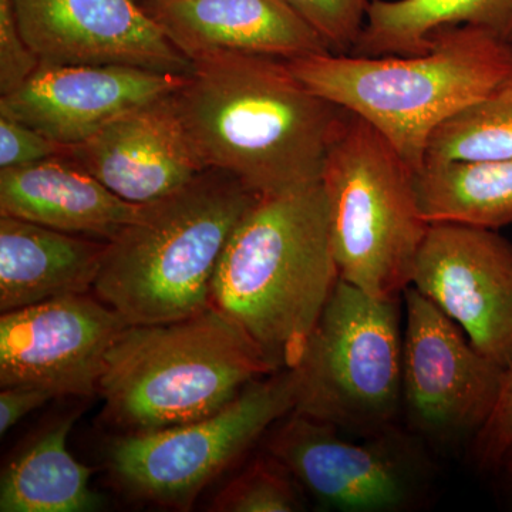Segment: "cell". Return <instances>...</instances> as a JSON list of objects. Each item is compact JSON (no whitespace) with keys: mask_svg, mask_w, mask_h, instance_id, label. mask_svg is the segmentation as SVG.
Returning <instances> with one entry per match:
<instances>
[{"mask_svg":"<svg viewBox=\"0 0 512 512\" xmlns=\"http://www.w3.org/2000/svg\"><path fill=\"white\" fill-rule=\"evenodd\" d=\"M171 97L205 168L234 175L258 197L318 183L346 116L288 60L247 53L194 60Z\"/></svg>","mask_w":512,"mask_h":512,"instance_id":"cell-1","label":"cell"},{"mask_svg":"<svg viewBox=\"0 0 512 512\" xmlns=\"http://www.w3.org/2000/svg\"><path fill=\"white\" fill-rule=\"evenodd\" d=\"M339 279L318 181L259 197L245 212L215 269L211 301L276 370H289Z\"/></svg>","mask_w":512,"mask_h":512,"instance_id":"cell-2","label":"cell"},{"mask_svg":"<svg viewBox=\"0 0 512 512\" xmlns=\"http://www.w3.org/2000/svg\"><path fill=\"white\" fill-rule=\"evenodd\" d=\"M288 64L312 92L372 124L417 171L441 124L512 79V42L444 26L424 55L323 53Z\"/></svg>","mask_w":512,"mask_h":512,"instance_id":"cell-3","label":"cell"},{"mask_svg":"<svg viewBox=\"0 0 512 512\" xmlns=\"http://www.w3.org/2000/svg\"><path fill=\"white\" fill-rule=\"evenodd\" d=\"M258 198L234 175L208 168L180 190L141 205L107 242L94 295L128 325L205 311L222 252Z\"/></svg>","mask_w":512,"mask_h":512,"instance_id":"cell-4","label":"cell"},{"mask_svg":"<svg viewBox=\"0 0 512 512\" xmlns=\"http://www.w3.org/2000/svg\"><path fill=\"white\" fill-rule=\"evenodd\" d=\"M279 372L227 313L128 325L106 357L101 421L117 436L170 429L220 412Z\"/></svg>","mask_w":512,"mask_h":512,"instance_id":"cell-5","label":"cell"},{"mask_svg":"<svg viewBox=\"0 0 512 512\" xmlns=\"http://www.w3.org/2000/svg\"><path fill=\"white\" fill-rule=\"evenodd\" d=\"M320 184L340 279L376 298L402 296L430 227L412 165L372 124L346 110Z\"/></svg>","mask_w":512,"mask_h":512,"instance_id":"cell-6","label":"cell"},{"mask_svg":"<svg viewBox=\"0 0 512 512\" xmlns=\"http://www.w3.org/2000/svg\"><path fill=\"white\" fill-rule=\"evenodd\" d=\"M403 295L376 298L339 279L299 362L293 412L355 437L402 416Z\"/></svg>","mask_w":512,"mask_h":512,"instance_id":"cell-7","label":"cell"},{"mask_svg":"<svg viewBox=\"0 0 512 512\" xmlns=\"http://www.w3.org/2000/svg\"><path fill=\"white\" fill-rule=\"evenodd\" d=\"M295 409L292 370L249 384L220 412L181 426L117 436L107 466L120 490L147 503L190 510L198 495Z\"/></svg>","mask_w":512,"mask_h":512,"instance_id":"cell-8","label":"cell"},{"mask_svg":"<svg viewBox=\"0 0 512 512\" xmlns=\"http://www.w3.org/2000/svg\"><path fill=\"white\" fill-rule=\"evenodd\" d=\"M353 437L292 412L266 434L265 453L328 510L407 512L429 501L436 468L420 437L399 424Z\"/></svg>","mask_w":512,"mask_h":512,"instance_id":"cell-9","label":"cell"},{"mask_svg":"<svg viewBox=\"0 0 512 512\" xmlns=\"http://www.w3.org/2000/svg\"><path fill=\"white\" fill-rule=\"evenodd\" d=\"M403 309L404 427L424 443H473L494 412L504 367L413 286L404 289Z\"/></svg>","mask_w":512,"mask_h":512,"instance_id":"cell-10","label":"cell"},{"mask_svg":"<svg viewBox=\"0 0 512 512\" xmlns=\"http://www.w3.org/2000/svg\"><path fill=\"white\" fill-rule=\"evenodd\" d=\"M127 326L94 293L2 313L0 386L36 387L53 399L93 396L107 353Z\"/></svg>","mask_w":512,"mask_h":512,"instance_id":"cell-11","label":"cell"},{"mask_svg":"<svg viewBox=\"0 0 512 512\" xmlns=\"http://www.w3.org/2000/svg\"><path fill=\"white\" fill-rule=\"evenodd\" d=\"M410 286L507 370L512 363V244L497 229L431 224Z\"/></svg>","mask_w":512,"mask_h":512,"instance_id":"cell-12","label":"cell"},{"mask_svg":"<svg viewBox=\"0 0 512 512\" xmlns=\"http://www.w3.org/2000/svg\"><path fill=\"white\" fill-rule=\"evenodd\" d=\"M22 35L40 63L116 64L190 74L192 62L140 0H13Z\"/></svg>","mask_w":512,"mask_h":512,"instance_id":"cell-13","label":"cell"},{"mask_svg":"<svg viewBox=\"0 0 512 512\" xmlns=\"http://www.w3.org/2000/svg\"><path fill=\"white\" fill-rule=\"evenodd\" d=\"M187 76L116 64L40 63L19 89L0 97V114L74 146L128 111L170 96Z\"/></svg>","mask_w":512,"mask_h":512,"instance_id":"cell-14","label":"cell"},{"mask_svg":"<svg viewBox=\"0 0 512 512\" xmlns=\"http://www.w3.org/2000/svg\"><path fill=\"white\" fill-rule=\"evenodd\" d=\"M171 96L128 111L64 157L131 204L180 190L207 168Z\"/></svg>","mask_w":512,"mask_h":512,"instance_id":"cell-15","label":"cell"},{"mask_svg":"<svg viewBox=\"0 0 512 512\" xmlns=\"http://www.w3.org/2000/svg\"><path fill=\"white\" fill-rule=\"evenodd\" d=\"M191 62L212 53L291 60L330 53L288 0H140Z\"/></svg>","mask_w":512,"mask_h":512,"instance_id":"cell-16","label":"cell"},{"mask_svg":"<svg viewBox=\"0 0 512 512\" xmlns=\"http://www.w3.org/2000/svg\"><path fill=\"white\" fill-rule=\"evenodd\" d=\"M140 208L66 157L0 170V215L67 234L109 242Z\"/></svg>","mask_w":512,"mask_h":512,"instance_id":"cell-17","label":"cell"},{"mask_svg":"<svg viewBox=\"0 0 512 512\" xmlns=\"http://www.w3.org/2000/svg\"><path fill=\"white\" fill-rule=\"evenodd\" d=\"M107 241L0 215V312L93 291Z\"/></svg>","mask_w":512,"mask_h":512,"instance_id":"cell-18","label":"cell"},{"mask_svg":"<svg viewBox=\"0 0 512 512\" xmlns=\"http://www.w3.org/2000/svg\"><path fill=\"white\" fill-rule=\"evenodd\" d=\"M476 26L512 42V0H370L350 55L419 56L444 26Z\"/></svg>","mask_w":512,"mask_h":512,"instance_id":"cell-19","label":"cell"},{"mask_svg":"<svg viewBox=\"0 0 512 512\" xmlns=\"http://www.w3.org/2000/svg\"><path fill=\"white\" fill-rule=\"evenodd\" d=\"M416 192L427 224L500 229L512 224V158L426 161Z\"/></svg>","mask_w":512,"mask_h":512,"instance_id":"cell-20","label":"cell"},{"mask_svg":"<svg viewBox=\"0 0 512 512\" xmlns=\"http://www.w3.org/2000/svg\"><path fill=\"white\" fill-rule=\"evenodd\" d=\"M76 414L57 421L3 470L2 512H84L96 510L99 497L90 490L93 468L67 450Z\"/></svg>","mask_w":512,"mask_h":512,"instance_id":"cell-21","label":"cell"},{"mask_svg":"<svg viewBox=\"0 0 512 512\" xmlns=\"http://www.w3.org/2000/svg\"><path fill=\"white\" fill-rule=\"evenodd\" d=\"M503 158H512V79L441 124L424 163Z\"/></svg>","mask_w":512,"mask_h":512,"instance_id":"cell-22","label":"cell"},{"mask_svg":"<svg viewBox=\"0 0 512 512\" xmlns=\"http://www.w3.org/2000/svg\"><path fill=\"white\" fill-rule=\"evenodd\" d=\"M301 485L284 464L265 453L237 474L210 505L217 512H293L302 510Z\"/></svg>","mask_w":512,"mask_h":512,"instance_id":"cell-23","label":"cell"},{"mask_svg":"<svg viewBox=\"0 0 512 512\" xmlns=\"http://www.w3.org/2000/svg\"><path fill=\"white\" fill-rule=\"evenodd\" d=\"M333 55H350L366 25L370 0H288Z\"/></svg>","mask_w":512,"mask_h":512,"instance_id":"cell-24","label":"cell"},{"mask_svg":"<svg viewBox=\"0 0 512 512\" xmlns=\"http://www.w3.org/2000/svg\"><path fill=\"white\" fill-rule=\"evenodd\" d=\"M40 66L20 30L13 0H0V97L19 89Z\"/></svg>","mask_w":512,"mask_h":512,"instance_id":"cell-25","label":"cell"},{"mask_svg":"<svg viewBox=\"0 0 512 512\" xmlns=\"http://www.w3.org/2000/svg\"><path fill=\"white\" fill-rule=\"evenodd\" d=\"M69 147L46 137L35 128L0 114V170L64 157Z\"/></svg>","mask_w":512,"mask_h":512,"instance_id":"cell-26","label":"cell"},{"mask_svg":"<svg viewBox=\"0 0 512 512\" xmlns=\"http://www.w3.org/2000/svg\"><path fill=\"white\" fill-rule=\"evenodd\" d=\"M512 444V363L505 370L503 387L490 420L471 443L474 463L494 471Z\"/></svg>","mask_w":512,"mask_h":512,"instance_id":"cell-27","label":"cell"},{"mask_svg":"<svg viewBox=\"0 0 512 512\" xmlns=\"http://www.w3.org/2000/svg\"><path fill=\"white\" fill-rule=\"evenodd\" d=\"M53 396L42 389L28 386L2 387L0 392V434L5 436L23 417L35 412Z\"/></svg>","mask_w":512,"mask_h":512,"instance_id":"cell-28","label":"cell"},{"mask_svg":"<svg viewBox=\"0 0 512 512\" xmlns=\"http://www.w3.org/2000/svg\"><path fill=\"white\" fill-rule=\"evenodd\" d=\"M494 471H497L498 476H500L504 500L507 501L508 507L512 510V444Z\"/></svg>","mask_w":512,"mask_h":512,"instance_id":"cell-29","label":"cell"}]
</instances>
